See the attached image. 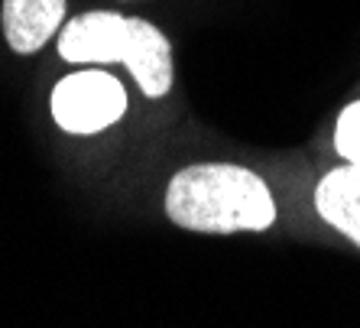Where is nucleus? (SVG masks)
I'll list each match as a JSON object with an SVG mask.
<instances>
[{
	"instance_id": "1",
	"label": "nucleus",
	"mask_w": 360,
	"mask_h": 328,
	"mask_svg": "<svg viewBox=\"0 0 360 328\" xmlns=\"http://www.w3.org/2000/svg\"><path fill=\"white\" fill-rule=\"evenodd\" d=\"M166 218L198 234L266 231L276 221L269 185L237 163H195L166 185Z\"/></svg>"
},
{
	"instance_id": "2",
	"label": "nucleus",
	"mask_w": 360,
	"mask_h": 328,
	"mask_svg": "<svg viewBox=\"0 0 360 328\" xmlns=\"http://www.w3.org/2000/svg\"><path fill=\"white\" fill-rule=\"evenodd\" d=\"M59 56L72 65L120 62L146 98H166L172 88V46L160 26L114 10H91L59 30Z\"/></svg>"
},
{
	"instance_id": "3",
	"label": "nucleus",
	"mask_w": 360,
	"mask_h": 328,
	"mask_svg": "<svg viewBox=\"0 0 360 328\" xmlns=\"http://www.w3.org/2000/svg\"><path fill=\"white\" fill-rule=\"evenodd\" d=\"M49 108L65 134H101L127 114V88L104 68H82L52 88Z\"/></svg>"
},
{
	"instance_id": "4",
	"label": "nucleus",
	"mask_w": 360,
	"mask_h": 328,
	"mask_svg": "<svg viewBox=\"0 0 360 328\" xmlns=\"http://www.w3.org/2000/svg\"><path fill=\"white\" fill-rule=\"evenodd\" d=\"M62 20L65 0H4V36L20 56H33L59 36Z\"/></svg>"
},
{
	"instance_id": "5",
	"label": "nucleus",
	"mask_w": 360,
	"mask_h": 328,
	"mask_svg": "<svg viewBox=\"0 0 360 328\" xmlns=\"http://www.w3.org/2000/svg\"><path fill=\"white\" fill-rule=\"evenodd\" d=\"M315 208L328 225L360 247V166L331 169L315 189Z\"/></svg>"
},
{
	"instance_id": "6",
	"label": "nucleus",
	"mask_w": 360,
	"mask_h": 328,
	"mask_svg": "<svg viewBox=\"0 0 360 328\" xmlns=\"http://www.w3.org/2000/svg\"><path fill=\"white\" fill-rule=\"evenodd\" d=\"M335 150L351 166H360V101H351L338 114L335 124Z\"/></svg>"
}]
</instances>
